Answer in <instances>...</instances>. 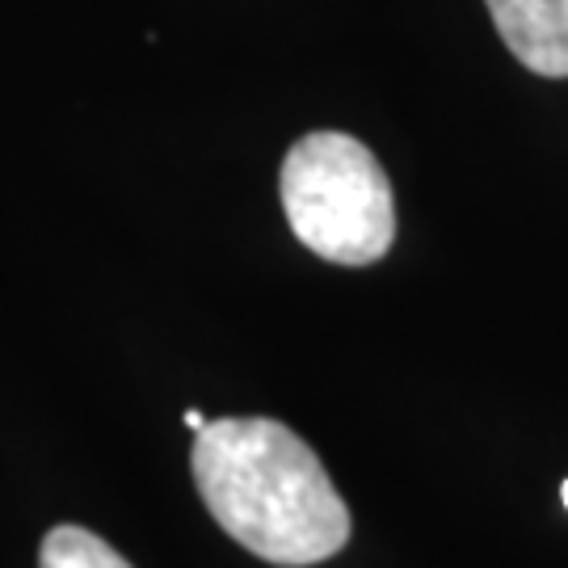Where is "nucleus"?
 <instances>
[{
    "label": "nucleus",
    "instance_id": "nucleus-1",
    "mask_svg": "<svg viewBox=\"0 0 568 568\" xmlns=\"http://www.w3.org/2000/svg\"><path fill=\"white\" fill-rule=\"evenodd\" d=\"M190 471L211 518L270 565H321L349 544V509L325 464L274 417L206 422Z\"/></svg>",
    "mask_w": 568,
    "mask_h": 568
},
{
    "label": "nucleus",
    "instance_id": "nucleus-2",
    "mask_svg": "<svg viewBox=\"0 0 568 568\" xmlns=\"http://www.w3.org/2000/svg\"><path fill=\"white\" fill-rule=\"evenodd\" d=\"M283 211L295 241L333 265L379 262L396 241V203L375 152L345 131H312L283 161Z\"/></svg>",
    "mask_w": 568,
    "mask_h": 568
},
{
    "label": "nucleus",
    "instance_id": "nucleus-3",
    "mask_svg": "<svg viewBox=\"0 0 568 568\" xmlns=\"http://www.w3.org/2000/svg\"><path fill=\"white\" fill-rule=\"evenodd\" d=\"M509 55L535 77H568V0H485Z\"/></svg>",
    "mask_w": 568,
    "mask_h": 568
},
{
    "label": "nucleus",
    "instance_id": "nucleus-4",
    "mask_svg": "<svg viewBox=\"0 0 568 568\" xmlns=\"http://www.w3.org/2000/svg\"><path fill=\"white\" fill-rule=\"evenodd\" d=\"M39 568H131V565L105 539H98L93 530L63 523V527L47 530V539H42L39 548Z\"/></svg>",
    "mask_w": 568,
    "mask_h": 568
},
{
    "label": "nucleus",
    "instance_id": "nucleus-5",
    "mask_svg": "<svg viewBox=\"0 0 568 568\" xmlns=\"http://www.w3.org/2000/svg\"><path fill=\"white\" fill-rule=\"evenodd\" d=\"M182 422H185V429H194V434H199V429L206 426V417H203V413H199V408H185V417H182Z\"/></svg>",
    "mask_w": 568,
    "mask_h": 568
},
{
    "label": "nucleus",
    "instance_id": "nucleus-6",
    "mask_svg": "<svg viewBox=\"0 0 568 568\" xmlns=\"http://www.w3.org/2000/svg\"><path fill=\"white\" fill-rule=\"evenodd\" d=\"M560 497H565V509H568V480L560 485Z\"/></svg>",
    "mask_w": 568,
    "mask_h": 568
}]
</instances>
